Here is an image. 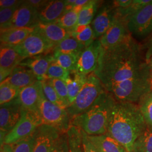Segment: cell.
Here are the masks:
<instances>
[{
	"mask_svg": "<svg viewBox=\"0 0 152 152\" xmlns=\"http://www.w3.org/2000/svg\"><path fill=\"white\" fill-rule=\"evenodd\" d=\"M144 49L145 50V56L146 61L149 59L152 55V35L149 37V39L145 46Z\"/></svg>",
	"mask_w": 152,
	"mask_h": 152,
	"instance_id": "obj_45",
	"label": "cell"
},
{
	"mask_svg": "<svg viewBox=\"0 0 152 152\" xmlns=\"http://www.w3.org/2000/svg\"><path fill=\"white\" fill-rule=\"evenodd\" d=\"M34 29V28H17L1 31V44L16 46L24 41Z\"/></svg>",
	"mask_w": 152,
	"mask_h": 152,
	"instance_id": "obj_22",
	"label": "cell"
},
{
	"mask_svg": "<svg viewBox=\"0 0 152 152\" xmlns=\"http://www.w3.org/2000/svg\"><path fill=\"white\" fill-rule=\"evenodd\" d=\"M149 68V71H150V75H151V83H152V55L149 58V59L147 61Z\"/></svg>",
	"mask_w": 152,
	"mask_h": 152,
	"instance_id": "obj_46",
	"label": "cell"
},
{
	"mask_svg": "<svg viewBox=\"0 0 152 152\" xmlns=\"http://www.w3.org/2000/svg\"><path fill=\"white\" fill-rule=\"evenodd\" d=\"M73 75V77L71 76L65 80V83L68 91V98L70 105L74 102L77 96L81 90L87 80L86 75L80 74L76 72H71Z\"/></svg>",
	"mask_w": 152,
	"mask_h": 152,
	"instance_id": "obj_24",
	"label": "cell"
},
{
	"mask_svg": "<svg viewBox=\"0 0 152 152\" xmlns=\"http://www.w3.org/2000/svg\"><path fill=\"white\" fill-rule=\"evenodd\" d=\"M85 47L72 37L65 38L55 46L53 51L79 56Z\"/></svg>",
	"mask_w": 152,
	"mask_h": 152,
	"instance_id": "obj_26",
	"label": "cell"
},
{
	"mask_svg": "<svg viewBox=\"0 0 152 152\" xmlns=\"http://www.w3.org/2000/svg\"><path fill=\"white\" fill-rule=\"evenodd\" d=\"M34 143V136L33 134L31 136L19 141L10 144H3L1 149L6 152H33Z\"/></svg>",
	"mask_w": 152,
	"mask_h": 152,
	"instance_id": "obj_28",
	"label": "cell"
},
{
	"mask_svg": "<svg viewBox=\"0 0 152 152\" xmlns=\"http://www.w3.org/2000/svg\"><path fill=\"white\" fill-rule=\"evenodd\" d=\"M20 89L6 83L0 84V104L9 103L18 97Z\"/></svg>",
	"mask_w": 152,
	"mask_h": 152,
	"instance_id": "obj_36",
	"label": "cell"
},
{
	"mask_svg": "<svg viewBox=\"0 0 152 152\" xmlns=\"http://www.w3.org/2000/svg\"><path fill=\"white\" fill-rule=\"evenodd\" d=\"M101 3L100 1L90 0L89 2L84 6L79 12L77 27L90 25Z\"/></svg>",
	"mask_w": 152,
	"mask_h": 152,
	"instance_id": "obj_25",
	"label": "cell"
},
{
	"mask_svg": "<svg viewBox=\"0 0 152 152\" xmlns=\"http://www.w3.org/2000/svg\"><path fill=\"white\" fill-rule=\"evenodd\" d=\"M25 59L14 46L1 44L0 48V81H4L17 66Z\"/></svg>",
	"mask_w": 152,
	"mask_h": 152,
	"instance_id": "obj_15",
	"label": "cell"
},
{
	"mask_svg": "<svg viewBox=\"0 0 152 152\" xmlns=\"http://www.w3.org/2000/svg\"><path fill=\"white\" fill-rule=\"evenodd\" d=\"M50 80L59 98L65 104L67 108L70 105V103L68 98V91L65 82L59 79Z\"/></svg>",
	"mask_w": 152,
	"mask_h": 152,
	"instance_id": "obj_38",
	"label": "cell"
},
{
	"mask_svg": "<svg viewBox=\"0 0 152 152\" xmlns=\"http://www.w3.org/2000/svg\"><path fill=\"white\" fill-rule=\"evenodd\" d=\"M37 81L32 71L27 67L19 65L1 83H6L21 90Z\"/></svg>",
	"mask_w": 152,
	"mask_h": 152,
	"instance_id": "obj_19",
	"label": "cell"
},
{
	"mask_svg": "<svg viewBox=\"0 0 152 152\" xmlns=\"http://www.w3.org/2000/svg\"><path fill=\"white\" fill-rule=\"evenodd\" d=\"M39 23L37 10L24 1L15 12L9 29L35 28Z\"/></svg>",
	"mask_w": 152,
	"mask_h": 152,
	"instance_id": "obj_14",
	"label": "cell"
},
{
	"mask_svg": "<svg viewBox=\"0 0 152 152\" xmlns=\"http://www.w3.org/2000/svg\"><path fill=\"white\" fill-rule=\"evenodd\" d=\"M137 105L145 121L147 128L152 131V91L141 98Z\"/></svg>",
	"mask_w": 152,
	"mask_h": 152,
	"instance_id": "obj_33",
	"label": "cell"
},
{
	"mask_svg": "<svg viewBox=\"0 0 152 152\" xmlns=\"http://www.w3.org/2000/svg\"><path fill=\"white\" fill-rule=\"evenodd\" d=\"M82 144L83 152H99L98 149L88 139L87 135L82 130Z\"/></svg>",
	"mask_w": 152,
	"mask_h": 152,
	"instance_id": "obj_41",
	"label": "cell"
},
{
	"mask_svg": "<svg viewBox=\"0 0 152 152\" xmlns=\"http://www.w3.org/2000/svg\"><path fill=\"white\" fill-rule=\"evenodd\" d=\"M61 133L53 126L40 125L34 133L33 152H51Z\"/></svg>",
	"mask_w": 152,
	"mask_h": 152,
	"instance_id": "obj_13",
	"label": "cell"
},
{
	"mask_svg": "<svg viewBox=\"0 0 152 152\" xmlns=\"http://www.w3.org/2000/svg\"><path fill=\"white\" fill-rule=\"evenodd\" d=\"M132 152H152V131L148 128L135 142Z\"/></svg>",
	"mask_w": 152,
	"mask_h": 152,
	"instance_id": "obj_35",
	"label": "cell"
},
{
	"mask_svg": "<svg viewBox=\"0 0 152 152\" xmlns=\"http://www.w3.org/2000/svg\"><path fill=\"white\" fill-rule=\"evenodd\" d=\"M20 5L15 6L10 8H4L0 9L1 31L9 29L14 14L16 11V9Z\"/></svg>",
	"mask_w": 152,
	"mask_h": 152,
	"instance_id": "obj_39",
	"label": "cell"
},
{
	"mask_svg": "<svg viewBox=\"0 0 152 152\" xmlns=\"http://www.w3.org/2000/svg\"><path fill=\"white\" fill-rule=\"evenodd\" d=\"M66 134L69 152H83L81 129L75 126L71 125Z\"/></svg>",
	"mask_w": 152,
	"mask_h": 152,
	"instance_id": "obj_27",
	"label": "cell"
},
{
	"mask_svg": "<svg viewBox=\"0 0 152 152\" xmlns=\"http://www.w3.org/2000/svg\"><path fill=\"white\" fill-rule=\"evenodd\" d=\"M1 152H6L5 151H4V150H2V149H1Z\"/></svg>",
	"mask_w": 152,
	"mask_h": 152,
	"instance_id": "obj_47",
	"label": "cell"
},
{
	"mask_svg": "<svg viewBox=\"0 0 152 152\" xmlns=\"http://www.w3.org/2000/svg\"><path fill=\"white\" fill-rule=\"evenodd\" d=\"M70 73V72L65 70L54 60L49 66L46 73V78L59 79L65 81Z\"/></svg>",
	"mask_w": 152,
	"mask_h": 152,
	"instance_id": "obj_37",
	"label": "cell"
},
{
	"mask_svg": "<svg viewBox=\"0 0 152 152\" xmlns=\"http://www.w3.org/2000/svg\"><path fill=\"white\" fill-rule=\"evenodd\" d=\"M131 35L127 22L115 13V18L112 26L99 40L104 49H111L124 42Z\"/></svg>",
	"mask_w": 152,
	"mask_h": 152,
	"instance_id": "obj_12",
	"label": "cell"
},
{
	"mask_svg": "<svg viewBox=\"0 0 152 152\" xmlns=\"http://www.w3.org/2000/svg\"><path fill=\"white\" fill-rule=\"evenodd\" d=\"M151 1V0H132L130 5L127 7L115 9L116 15L127 23L132 16L140 10L145 6L147 5Z\"/></svg>",
	"mask_w": 152,
	"mask_h": 152,
	"instance_id": "obj_31",
	"label": "cell"
},
{
	"mask_svg": "<svg viewBox=\"0 0 152 152\" xmlns=\"http://www.w3.org/2000/svg\"><path fill=\"white\" fill-rule=\"evenodd\" d=\"M87 137L99 152H129L118 141L107 134L88 135Z\"/></svg>",
	"mask_w": 152,
	"mask_h": 152,
	"instance_id": "obj_23",
	"label": "cell"
},
{
	"mask_svg": "<svg viewBox=\"0 0 152 152\" xmlns=\"http://www.w3.org/2000/svg\"><path fill=\"white\" fill-rule=\"evenodd\" d=\"M132 0H115L111 2L114 9L125 8L130 5Z\"/></svg>",
	"mask_w": 152,
	"mask_h": 152,
	"instance_id": "obj_43",
	"label": "cell"
},
{
	"mask_svg": "<svg viewBox=\"0 0 152 152\" xmlns=\"http://www.w3.org/2000/svg\"><path fill=\"white\" fill-rule=\"evenodd\" d=\"M115 100L106 90L86 112L71 120V124L78 127L90 136L107 133L110 114Z\"/></svg>",
	"mask_w": 152,
	"mask_h": 152,
	"instance_id": "obj_3",
	"label": "cell"
},
{
	"mask_svg": "<svg viewBox=\"0 0 152 152\" xmlns=\"http://www.w3.org/2000/svg\"><path fill=\"white\" fill-rule=\"evenodd\" d=\"M36 27L55 46L65 38L71 36V32L61 27L56 23H43L39 22Z\"/></svg>",
	"mask_w": 152,
	"mask_h": 152,
	"instance_id": "obj_21",
	"label": "cell"
},
{
	"mask_svg": "<svg viewBox=\"0 0 152 152\" xmlns=\"http://www.w3.org/2000/svg\"><path fill=\"white\" fill-rule=\"evenodd\" d=\"M42 124L38 112L23 108L21 118L6 136L4 144H10L31 136Z\"/></svg>",
	"mask_w": 152,
	"mask_h": 152,
	"instance_id": "obj_7",
	"label": "cell"
},
{
	"mask_svg": "<svg viewBox=\"0 0 152 152\" xmlns=\"http://www.w3.org/2000/svg\"><path fill=\"white\" fill-rule=\"evenodd\" d=\"M127 28L135 39H144L152 35V0L131 18Z\"/></svg>",
	"mask_w": 152,
	"mask_h": 152,
	"instance_id": "obj_9",
	"label": "cell"
},
{
	"mask_svg": "<svg viewBox=\"0 0 152 152\" xmlns=\"http://www.w3.org/2000/svg\"><path fill=\"white\" fill-rule=\"evenodd\" d=\"M26 1L28 4L37 9V11L42 9L49 2L47 0H28Z\"/></svg>",
	"mask_w": 152,
	"mask_h": 152,
	"instance_id": "obj_44",
	"label": "cell"
},
{
	"mask_svg": "<svg viewBox=\"0 0 152 152\" xmlns=\"http://www.w3.org/2000/svg\"><path fill=\"white\" fill-rule=\"evenodd\" d=\"M43 92L46 98L51 103L63 109H66L65 104L61 101L53 86L51 80L46 78L41 81Z\"/></svg>",
	"mask_w": 152,
	"mask_h": 152,
	"instance_id": "obj_34",
	"label": "cell"
},
{
	"mask_svg": "<svg viewBox=\"0 0 152 152\" xmlns=\"http://www.w3.org/2000/svg\"><path fill=\"white\" fill-rule=\"evenodd\" d=\"M83 7H74L71 10L65 12L56 23L61 27L72 32L77 27L79 12Z\"/></svg>",
	"mask_w": 152,
	"mask_h": 152,
	"instance_id": "obj_29",
	"label": "cell"
},
{
	"mask_svg": "<svg viewBox=\"0 0 152 152\" xmlns=\"http://www.w3.org/2000/svg\"><path fill=\"white\" fill-rule=\"evenodd\" d=\"M106 91L117 102L138 103L145 95L152 91L148 63L136 76L114 84Z\"/></svg>",
	"mask_w": 152,
	"mask_h": 152,
	"instance_id": "obj_4",
	"label": "cell"
},
{
	"mask_svg": "<svg viewBox=\"0 0 152 152\" xmlns=\"http://www.w3.org/2000/svg\"><path fill=\"white\" fill-rule=\"evenodd\" d=\"M53 60V53H51L26 58L19 65L29 68L37 80L41 81L46 78V73L49 66Z\"/></svg>",
	"mask_w": 152,
	"mask_h": 152,
	"instance_id": "obj_17",
	"label": "cell"
},
{
	"mask_svg": "<svg viewBox=\"0 0 152 152\" xmlns=\"http://www.w3.org/2000/svg\"><path fill=\"white\" fill-rule=\"evenodd\" d=\"M38 112L42 124L53 126L61 132L66 133L71 126V120L66 109L60 108L49 101L42 92Z\"/></svg>",
	"mask_w": 152,
	"mask_h": 152,
	"instance_id": "obj_6",
	"label": "cell"
},
{
	"mask_svg": "<svg viewBox=\"0 0 152 152\" xmlns=\"http://www.w3.org/2000/svg\"><path fill=\"white\" fill-rule=\"evenodd\" d=\"M23 108L19 98L9 103L1 105L0 129L1 145L4 144L6 136L16 126L22 117Z\"/></svg>",
	"mask_w": 152,
	"mask_h": 152,
	"instance_id": "obj_10",
	"label": "cell"
},
{
	"mask_svg": "<svg viewBox=\"0 0 152 152\" xmlns=\"http://www.w3.org/2000/svg\"><path fill=\"white\" fill-rule=\"evenodd\" d=\"M66 0L49 1L38 11L39 22L43 23H56L66 12Z\"/></svg>",
	"mask_w": 152,
	"mask_h": 152,
	"instance_id": "obj_20",
	"label": "cell"
},
{
	"mask_svg": "<svg viewBox=\"0 0 152 152\" xmlns=\"http://www.w3.org/2000/svg\"><path fill=\"white\" fill-rule=\"evenodd\" d=\"M71 36L76 39L85 48L90 46L96 39L91 25L77 27L71 32Z\"/></svg>",
	"mask_w": 152,
	"mask_h": 152,
	"instance_id": "obj_30",
	"label": "cell"
},
{
	"mask_svg": "<svg viewBox=\"0 0 152 152\" xmlns=\"http://www.w3.org/2000/svg\"><path fill=\"white\" fill-rule=\"evenodd\" d=\"M105 91L102 82L94 72L87 75L86 82L75 100L66 109L71 120L86 112Z\"/></svg>",
	"mask_w": 152,
	"mask_h": 152,
	"instance_id": "obj_5",
	"label": "cell"
},
{
	"mask_svg": "<svg viewBox=\"0 0 152 152\" xmlns=\"http://www.w3.org/2000/svg\"><path fill=\"white\" fill-rule=\"evenodd\" d=\"M78 56L76 55L53 51L54 60L65 70L70 72L76 71Z\"/></svg>",
	"mask_w": 152,
	"mask_h": 152,
	"instance_id": "obj_32",
	"label": "cell"
},
{
	"mask_svg": "<svg viewBox=\"0 0 152 152\" xmlns=\"http://www.w3.org/2000/svg\"><path fill=\"white\" fill-rule=\"evenodd\" d=\"M147 129L137 104L115 100L112 107L107 134L132 152L136 139Z\"/></svg>",
	"mask_w": 152,
	"mask_h": 152,
	"instance_id": "obj_2",
	"label": "cell"
},
{
	"mask_svg": "<svg viewBox=\"0 0 152 152\" xmlns=\"http://www.w3.org/2000/svg\"><path fill=\"white\" fill-rule=\"evenodd\" d=\"M142 47L132 35L111 49H104L94 73L105 90L137 75L147 65Z\"/></svg>",
	"mask_w": 152,
	"mask_h": 152,
	"instance_id": "obj_1",
	"label": "cell"
},
{
	"mask_svg": "<svg viewBox=\"0 0 152 152\" xmlns=\"http://www.w3.org/2000/svg\"><path fill=\"white\" fill-rule=\"evenodd\" d=\"M103 49L99 39L85 48L78 56L75 72L86 76L94 72L98 68Z\"/></svg>",
	"mask_w": 152,
	"mask_h": 152,
	"instance_id": "obj_11",
	"label": "cell"
},
{
	"mask_svg": "<svg viewBox=\"0 0 152 152\" xmlns=\"http://www.w3.org/2000/svg\"><path fill=\"white\" fill-rule=\"evenodd\" d=\"M51 152H69L66 133H61Z\"/></svg>",
	"mask_w": 152,
	"mask_h": 152,
	"instance_id": "obj_40",
	"label": "cell"
},
{
	"mask_svg": "<svg viewBox=\"0 0 152 152\" xmlns=\"http://www.w3.org/2000/svg\"><path fill=\"white\" fill-rule=\"evenodd\" d=\"M42 92L43 89L41 83L38 80L29 86L21 89L18 98L23 108L39 113L38 105Z\"/></svg>",
	"mask_w": 152,
	"mask_h": 152,
	"instance_id": "obj_18",
	"label": "cell"
},
{
	"mask_svg": "<svg viewBox=\"0 0 152 152\" xmlns=\"http://www.w3.org/2000/svg\"><path fill=\"white\" fill-rule=\"evenodd\" d=\"M115 18V9L110 4L103 6L93 19L91 26L96 39L101 38L112 26Z\"/></svg>",
	"mask_w": 152,
	"mask_h": 152,
	"instance_id": "obj_16",
	"label": "cell"
},
{
	"mask_svg": "<svg viewBox=\"0 0 152 152\" xmlns=\"http://www.w3.org/2000/svg\"><path fill=\"white\" fill-rule=\"evenodd\" d=\"M16 51L24 59L53 53L55 45L46 38L37 27L24 41L16 46Z\"/></svg>",
	"mask_w": 152,
	"mask_h": 152,
	"instance_id": "obj_8",
	"label": "cell"
},
{
	"mask_svg": "<svg viewBox=\"0 0 152 152\" xmlns=\"http://www.w3.org/2000/svg\"><path fill=\"white\" fill-rule=\"evenodd\" d=\"M24 1L17 0H1L0 1V8H10L15 6L21 5Z\"/></svg>",
	"mask_w": 152,
	"mask_h": 152,
	"instance_id": "obj_42",
	"label": "cell"
}]
</instances>
